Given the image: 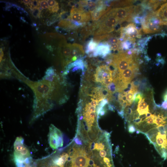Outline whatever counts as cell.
I'll return each instance as SVG.
<instances>
[{"mask_svg": "<svg viewBox=\"0 0 167 167\" xmlns=\"http://www.w3.org/2000/svg\"><path fill=\"white\" fill-rule=\"evenodd\" d=\"M155 13L160 21V25H167V2L161 5Z\"/></svg>", "mask_w": 167, "mask_h": 167, "instance_id": "7c38bea8", "label": "cell"}, {"mask_svg": "<svg viewBox=\"0 0 167 167\" xmlns=\"http://www.w3.org/2000/svg\"><path fill=\"white\" fill-rule=\"evenodd\" d=\"M156 142L158 146L161 149H166L167 139L166 135H162L159 132L156 136Z\"/></svg>", "mask_w": 167, "mask_h": 167, "instance_id": "e0dca14e", "label": "cell"}, {"mask_svg": "<svg viewBox=\"0 0 167 167\" xmlns=\"http://www.w3.org/2000/svg\"><path fill=\"white\" fill-rule=\"evenodd\" d=\"M128 131L130 133H133L136 131V128L133 124H130L128 126Z\"/></svg>", "mask_w": 167, "mask_h": 167, "instance_id": "f1b7e54d", "label": "cell"}, {"mask_svg": "<svg viewBox=\"0 0 167 167\" xmlns=\"http://www.w3.org/2000/svg\"><path fill=\"white\" fill-rule=\"evenodd\" d=\"M157 128L158 129L159 132L162 135H166V132L163 125L158 126Z\"/></svg>", "mask_w": 167, "mask_h": 167, "instance_id": "4dcf8cb0", "label": "cell"}, {"mask_svg": "<svg viewBox=\"0 0 167 167\" xmlns=\"http://www.w3.org/2000/svg\"><path fill=\"white\" fill-rule=\"evenodd\" d=\"M92 101L90 103H89L91 106L96 107L97 105H98L99 102L100 101L98 100L92 99Z\"/></svg>", "mask_w": 167, "mask_h": 167, "instance_id": "e575fe53", "label": "cell"}, {"mask_svg": "<svg viewBox=\"0 0 167 167\" xmlns=\"http://www.w3.org/2000/svg\"><path fill=\"white\" fill-rule=\"evenodd\" d=\"M121 41L122 40L129 41L134 43L136 39H140L142 36L141 30H138L135 25L133 23H130L126 26L121 27Z\"/></svg>", "mask_w": 167, "mask_h": 167, "instance_id": "277c9868", "label": "cell"}, {"mask_svg": "<svg viewBox=\"0 0 167 167\" xmlns=\"http://www.w3.org/2000/svg\"><path fill=\"white\" fill-rule=\"evenodd\" d=\"M69 154L70 160L69 167H89L91 159L85 147L74 144Z\"/></svg>", "mask_w": 167, "mask_h": 167, "instance_id": "7a4b0ae2", "label": "cell"}, {"mask_svg": "<svg viewBox=\"0 0 167 167\" xmlns=\"http://www.w3.org/2000/svg\"><path fill=\"white\" fill-rule=\"evenodd\" d=\"M160 155L164 159V160L166 159L167 158V152L165 149H162Z\"/></svg>", "mask_w": 167, "mask_h": 167, "instance_id": "1f68e13d", "label": "cell"}, {"mask_svg": "<svg viewBox=\"0 0 167 167\" xmlns=\"http://www.w3.org/2000/svg\"><path fill=\"white\" fill-rule=\"evenodd\" d=\"M58 25L65 30L73 29L78 28L74 24L71 20L67 19L61 20Z\"/></svg>", "mask_w": 167, "mask_h": 167, "instance_id": "ac0fdd59", "label": "cell"}, {"mask_svg": "<svg viewBox=\"0 0 167 167\" xmlns=\"http://www.w3.org/2000/svg\"><path fill=\"white\" fill-rule=\"evenodd\" d=\"M131 83L133 87L138 88V87L140 86L141 84V81L139 80H137L134 81L132 82Z\"/></svg>", "mask_w": 167, "mask_h": 167, "instance_id": "f546056e", "label": "cell"}, {"mask_svg": "<svg viewBox=\"0 0 167 167\" xmlns=\"http://www.w3.org/2000/svg\"><path fill=\"white\" fill-rule=\"evenodd\" d=\"M67 19L85 24L91 19V13L80 8H73Z\"/></svg>", "mask_w": 167, "mask_h": 167, "instance_id": "52a82bcc", "label": "cell"}, {"mask_svg": "<svg viewBox=\"0 0 167 167\" xmlns=\"http://www.w3.org/2000/svg\"><path fill=\"white\" fill-rule=\"evenodd\" d=\"M118 113L119 115L121 116L122 118L123 119L124 118V112L123 109H122L120 111H118Z\"/></svg>", "mask_w": 167, "mask_h": 167, "instance_id": "74e56055", "label": "cell"}, {"mask_svg": "<svg viewBox=\"0 0 167 167\" xmlns=\"http://www.w3.org/2000/svg\"><path fill=\"white\" fill-rule=\"evenodd\" d=\"M69 157L68 154L63 153L60 156L55 157L53 160V164L60 167H64Z\"/></svg>", "mask_w": 167, "mask_h": 167, "instance_id": "5bb4252c", "label": "cell"}, {"mask_svg": "<svg viewBox=\"0 0 167 167\" xmlns=\"http://www.w3.org/2000/svg\"><path fill=\"white\" fill-rule=\"evenodd\" d=\"M63 45V53L64 57L66 59L71 58V51L72 44H70L65 43Z\"/></svg>", "mask_w": 167, "mask_h": 167, "instance_id": "44dd1931", "label": "cell"}, {"mask_svg": "<svg viewBox=\"0 0 167 167\" xmlns=\"http://www.w3.org/2000/svg\"><path fill=\"white\" fill-rule=\"evenodd\" d=\"M152 114L151 113H149V112H148L147 114H146V117H147V118L150 117H151V115H152Z\"/></svg>", "mask_w": 167, "mask_h": 167, "instance_id": "ee69618b", "label": "cell"}, {"mask_svg": "<svg viewBox=\"0 0 167 167\" xmlns=\"http://www.w3.org/2000/svg\"><path fill=\"white\" fill-rule=\"evenodd\" d=\"M48 140L50 147L56 150L63 147L64 144L63 134L62 132L54 125L49 127Z\"/></svg>", "mask_w": 167, "mask_h": 167, "instance_id": "8992f818", "label": "cell"}, {"mask_svg": "<svg viewBox=\"0 0 167 167\" xmlns=\"http://www.w3.org/2000/svg\"><path fill=\"white\" fill-rule=\"evenodd\" d=\"M163 99L164 101H167V90L163 95Z\"/></svg>", "mask_w": 167, "mask_h": 167, "instance_id": "60d3db41", "label": "cell"}, {"mask_svg": "<svg viewBox=\"0 0 167 167\" xmlns=\"http://www.w3.org/2000/svg\"><path fill=\"white\" fill-rule=\"evenodd\" d=\"M27 167H32L29 165H28Z\"/></svg>", "mask_w": 167, "mask_h": 167, "instance_id": "7dc6e473", "label": "cell"}, {"mask_svg": "<svg viewBox=\"0 0 167 167\" xmlns=\"http://www.w3.org/2000/svg\"><path fill=\"white\" fill-rule=\"evenodd\" d=\"M118 24V21L111 9L95 23L94 35L95 37L112 32Z\"/></svg>", "mask_w": 167, "mask_h": 167, "instance_id": "6da1fadb", "label": "cell"}, {"mask_svg": "<svg viewBox=\"0 0 167 167\" xmlns=\"http://www.w3.org/2000/svg\"><path fill=\"white\" fill-rule=\"evenodd\" d=\"M158 132L159 131L157 127L150 129L146 133L151 139L153 137L156 136V135L158 134Z\"/></svg>", "mask_w": 167, "mask_h": 167, "instance_id": "7402d4cb", "label": "cell"}, {"mask_svg": "<svg viewBox=\"0 0 167 167\" xmlns=\"http://www.w3.org/2000/svg\"><path fill=\"white\" fill-rule=\"evenodd\" d=\"M155 115H152L151 117L146 119L145 121L147 122V124L149 125L153 124L154 123V118Z\"/></svg>", "mask_w": 167, "mask_h": 167, "instance_id": "83f0119b", "label": "cell"}, {"mask_svg": "<svg viewBox=\"0 0 167 167\" xmlns=\"http://www.w3.org/2000/svg\"><path fill=\"white\" fill-rule=\"evenodd\" d=\"M134 2L133 1H131L114 2L110 4V6L116 8H123L131 6Z\"/></svg>", "mask_w": 167, "mask_h": 167, "instance_id": "ffe728a7", "label": "cell"}, {"mask_svg": "<svg viewBox=\"0 0 167 167\" xmlns=\"http://www.w3.org/2000/svg\"><path fill=\"white\" fill-rule=\"evenodd\" d=\"M108 6L105 2L100 1L98 5L91 12L92 20L94 21L98 20L102 16L111 9V7H107Z\"/></svg>", "mask_w": 167, "mask_h": 167, "instance_id": "ba28073f", "label": "cell"}, {"mask_svg": "<svg viewBox=\"0 0 167 167\" xmlns=\"http://www.w3.org/2000/svg\"><path fill=\"white\" fill-rule=\"evenodd\" d=\"M112 9L118 21L119 24H121L125 22L132 21L133 16L137 13L136 6H133L115 8Z\"/></svg>", "mask_w": 167, "mask_h": 167, "instance_id": "5b68a950", "label": "cell"}, {"mask_svg": "<svg viewBox=\"0 0 167 167\" xmlns=\"http://www.w3.org/2000/svg\"><path fill=\"white\" fill-rule=\"evenodd\" d=\"M138 69V65L129 67L122 73L119 74L118 79L121 80L125 84H128L134 77L135 72Z\"/></svg>", "mask_w": 167, "mask_h": 167, "instance_id": "8fae6325", "label": "cell"}, {"mask_svg": "<svg viewBox=\"0 0 167 167\" xmlns=\"http://www.w3.org/2000/svg\"><path fill=\"white\" fill-rule=\"evenodd\" d=\"M113 71L109 67L106 65L98 67L96 70L95 78L96 82H102L103 80L110 77H112Z\"/></svg>", "mask_w": 167, "mask_h": 167, "instance_id": "9c48e42d", "label": "cell"}, {"mask_svg": "<svg viewBox=\"0 0 167 167\" xmlns=\"http://www.w3.org/2000/svg\"><path fill=\"white\" fill-rule=\"evenodd\" d=\"M164 128L166 132V133L167 132V124H165L164 125Z\"/></svg>", "mask_w": 167, "mask_h": 167, "instance_id": "bcb514c9", "label": "cell"}, {"mask_svg": "<svg viewBox=\"0 0 167 167\" xmlns=\"http://www.w3.org/2000/svg\"><path fill=\"white\" fill-rule=\"evenodd\" d=\"M40 7L43 9H46L49 8V6L47 1H39Z\"/></svg>", "mask_w": 167, "mask_h": 167, "instance_id": "484cf974", "label": "cell"}, {"mask_svg": "<svg viewBox=\"0 0 167 167\" xmlns=\"http://www.w3.org/2000/svg\"><path fill=\"white\" fill-rule=\"evenodd\" d=\"M133 122L135 124V126H139L142 122L141 119L139 118L134 119L133 120Z\"/></svg>", "mask_w": 167, "mask_h": 167, "instance_id": "836d02e7", "label": "cell"}, {"mask_svg": "<svg viewBox=\"0 0 167 167\" xmlns=\"http://www.w3.org/2000/svg\"><path fill=\"white\" fill-rule=\"evenodd\" d=\"M161 107L163 109L167 110V101H164L161 105Z\"/></svg>", "mask_w": 167, "mask_h": 167, "instance_id": "8d00e7d4", "label": "cell"}, {"mask_svg": "<svg viewBox=\"0 0 167 167\" xmlns=\"http://www.w3.org/2000/svg\"><path fill=\"white\" fill-rule=\"evenodd\" d=\"M84 54V51L82 46L76 43L72 44L71 54V59L74 57L81 58Z\"/></svg>", "mask_w": 167, "mask_h": 167, "instance_id": "4fadbf2b", "label": "cell"}, {"mask_svg": "<svg viewBox=\"0 0 167 167\" xmlns=\"http://www.w3.org/2000/svg\"><path fill=\"white\" fill-rule=\"evenodd\" d=\"M143 98L138 103L137 111L140 115L147 114L149 112V105Z\"/></svg>", "mask_w": 167, "mask_h": 167, "instance_id": "9a60e30c", "label": "cell"}, {"mask_svg": "<svg viewBox=\"0 0 167 167\" xmlns=\"http://www.w3.org/2000/svg\"><path fill=\"white\" fill-rule=\"evenodd\" d=\"M106 113V110L103 109L100 111L99 114L101 116H104Z\"/></svg>", "mask_w": 167, "mask_h": 167, "instance_id": "7bdbcfd3", "label": "cell"}, {"mask_svg": "<svg viewBox=\"0 0 167 167\" xmlns=\"http://www.w3.org/2000/svg\"><path fill=\"white\" fill-rule=\"evenodd\" d=\"M146 114H145L142 115H140L139 116V118H140L141 119H142L143 118L146 117Z\"/></svg>", "mask_w": 167, "mask_h": 167, "instance_id": "f6af8a7d", "label": "cell"}, {"mask_svg": "<svg viewBox=\"0 0 167 167\" xmlns=\"http://www.w3.org/2000/svg\"><path fill=\"white\" fill-rule=\"evenodd\" d=\"M106 87L110 95L115 93L117 91L116 84L114 82L111 83Z\"/></svg>", "mask_w": 167, "mask_h": 167, "instance_id": "603a6c76", "label": "cell"}, {"mask_svg": "<svg viewBox=\"0 0 167 167\" xmlns=\"http://www.w3.org/2000/svg\"><path fill=\"white\" fill-rule=\"evenodd\" d=\"M31 1H30V0H28V1H21V2L24 4L26 6H28L29 4L31 2Z\"/></svg>", "mask_w": 167, "mask_h": 167, "instance_id": "f35d334b", "label": "cell"}, {"mask_svg": "<svg viewBox=\"0 0 167 167\" xmlns=\"http://www.w3.org/2000/svg\"><path fill=\"white\" fill-rule=\"evenodd\" d=\"M98 45V43L93 38H91L86 44V53L90 56L96 50Z\"/></svg>", "mask_w": 167, "mask_h": 167, "instance_id": "2e32d148", "label": "cell"}, {"mask_svg": "<svg viewBox=\"0 0 167 167\" xmlns=\"http://www.w3.org/2000/svg\"><path fill=\"white\" fill-rule=\"evenodd\" d=\"M57 167V166H51V167Z\"/></svg>", "mask_w": 167, "mask_h": 167, "instance_id": "c3c4849f", "label": "cell"}, {"mask_svg": "<svg viewBox=\"0 0 167 167\" xmlns=\"http://www.w3.org/2000/svg\"><path fill=\"white\" fill-rule=\"evenodd\" d=\"M59 9V5L55 6L50 11L51 13H58Z\"/></svg>", "mask_w": 167, "mask_h": 167, "instance_id": "d590c367", "label": "cell"}, {"mask_svg": "<svg viewBox=\"0 0 167 167\" xmlns=\"http://www.w3.org/2000/svg\"><path fill=\"white\" fill-rule=\"evenodd\" d=\"M110 45L106 42H101L98 45L96 50L90 56L96 57L99 56L102 58H105L111 52Z\"/></svg>", "mask_w": 167, "mask_h": 167, "instance_id": "30bf717a", "label": "cell"}, {"mask_svg": "<svg viewBox=\"0 0 167 167\" xmlns=\"http://www.w3.org/2000/svg\"><path fill=\"white\" fill-rule=\"evenodd\" d=\"M108 108L109 109L112 111H114L115 107L113 105H111V104H109L108 105Z\"/></svg>", "mask_w": 167, "mask_h": 167, "instance_id": "ab89813d", "label": "cell"}, {"mask_svg": "<svg viewBox=\"0 0 167 167\" xmlns=\"http://www.w3.org/2000/svg\"><path fill=\"white\" fill-rule=\"evenodd\" d=\"M141 23L142 29L145 34L156 33L161 30L160 21L154 12L149 13L143 19Z\"/></svg>", "mask_w": 167, "mask_h": 167, "instance_id": "3957f363", "label": "cell"}, {"mask_svg": "<svg viewBox=\"0 0 167 167\" xmlns=\"http://www.w3.org/2000/svg\"><path fill=\"white\" fill-rule=\"evenodd\" d=\"M47 2L49 6L48 9L50 11L54 7L59 5L57 1H54V0H48V1H47Z\"/></svg>", "mask_w": 167, "mask_h": 167, "instance_id": "d4e9b609", "label": "cell"}, {"mask_svg": "<svg viewBox=\"0 0 167 167\" xmlns=\"http://www.w3.org/2000/svg\"><path fill=\"white\" fill-rule=\"evenodd\" d=\"M113 81V77H110L103 80L102 83L103 85L107 87Z\"/></svg>", "mask_w": 167, "mask_h": 167, "instance_id": "4316f807", "label": "cell"}, {"mask_svg": "<svg viewBox=\"0 0 167 167\" xmlns=\"http://www.w3.org/2000/svg\"><path fill=\"white\" fill-rule=\"evenodd\" d=\"M4 56V52L2 48L1 49V62Z\"/></svg>", "mask_w": 167, "mask_h": 167, "instance_id": "b9f144b4", "label": "cell"}, {"mask_svg": "<svg viewBox=\"0 0 167 167\" xmlns=\"http://www.w3.org/2000/svg\"><path fill=\"white\" fill-rule=\"evenodd\" d=\"M108 103V100L107 99H104L98 105V106L101 108H103L105 105Z\"/></svg>", "mask_w": 167, "mask_h": 167, "instance_id": "d6a6232c", "label": "cell"}, {"mask_svg": "<svg viewBox=\"0 0 167 167\" xmlns=\"http://www.w3.org/2000/svg\"><path fill=\"white\" fill-rule=\"evenodd\" d=\"M25 146L24 145V139L22 137H17L14 143V152L21 151Z\"/></svg>", "mask_w": 167, "mask_h": 167, "instance_id": "d6986e66", "label": "cell"}, {"mask_svg": "<svg viewBox=\"0 0 167 167\" xmlns=\"http://www.w3.org/2000/svg\"><path fill=\"white\" fill-rule=\"evenodd\" d=\"M43 9L39 7L35 9L32 11V14L35 18H39L41 16V12Z\"/></svg>", "mask_w": 167, "mask_h": 167, "instance_id": "cb8c5ba5", "label": "cell"}]
</instances>
